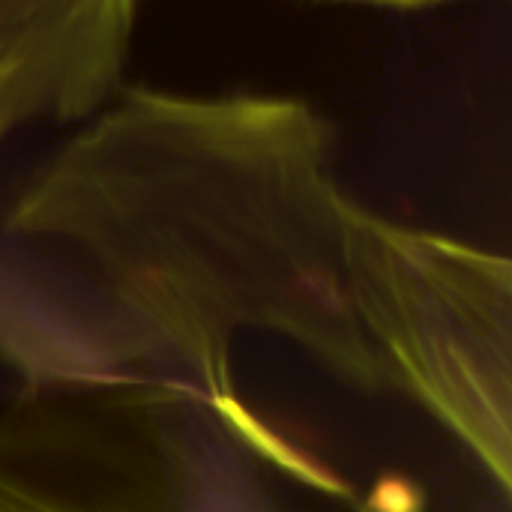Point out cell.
I'll return each mask as SVG.
<instances>
[{
    "mask_svg": "<svg viewBox=\"0 0 512 512\" xmlns=\"http://www.w3.org/2000/svg\"><path fill=\"white\" fill-rule=\"evenodd\" d=\"M360 3H378V6H399V9H417V6H429V3H441V0H360Z\"/></svg>",
    "mask_w": 512,
    "mask_h": 512,
    "instance_id": "cell-4",
    "label": "cell"
},
{
    "mask_svg": "<svg viewBox=\"0 0 512 512\" xmlns=\"http://www.w3.org/2000/svg\"><path fill=\"white\" fill-rule=\"evenodd\" d=\"M0 512H423L366 492L237 378L120 369L21 384L0 408Z\"/></svg>",
    "mask_w": 512,
    "mask_h": 512,
    "instance_id": "cell-2",
    "label": "cell"
},
{
    "mask_svg": "<svg viewBox=\"0 0 512 512\" xmlns=\"http://www.w3.org/2000/svg\"><path fill=\"white\" fill-rule=\"evenodd\" d=\"M3 228L138 366L225 378L243 339H279L420 408L510 495L507 255L363 204L306 99L123 87Z\"/></svg>",
    "mask_w": 512,
    "mask_h": 512,
    "instance_id": "cell-1",
    "label": "cell"
},
{
    "mask_svg": "<svg viewBox=\"0 0 512 512\" xmlns=\"http://www.w3.org/2000/svg\"><path fill=\"white\" fill-rule=\"evenodd\" d=\"M141 0H0V147L39 123H84L123 90ZM0 363L21 384L105 363L93 321L54 282L0 261Z\"/></svg>",
    "mask_w": 512,
    "mask_h": 512,
    "instance_id": "cell-3",
    "label": "cell"
}]
</instances>
